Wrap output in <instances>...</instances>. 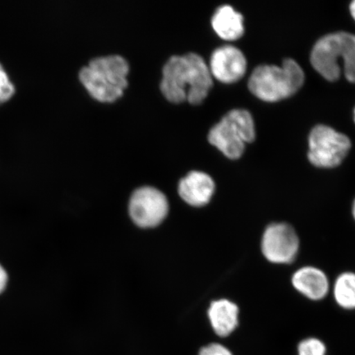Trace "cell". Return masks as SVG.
Wrapping results in <instances>:
<instances>
[{"label": "cell", "instance_id": "cell-17", "mask_svg": "<svg viewBox=\"0 0 355 355\" xmlns=\"http://www.w3.org/2000/svg\"><path fill=\"white\" fill-rule=\"evenodd\" d=\"M199 355H233L225 346L212 343L200 350Z\"/></svg>", "mask_w": 355, "mask_h": 355}, {"label": "cell", "instance_id": "cell-9", "mask_svg": "<svg viewBox=\"0 0 355 355\" xmlns=\"http://www.w3.org/2000/svg\"><path fill=\"white\" fill-rule=\"evenodd\" d=\"M209 69L211 75L220 82L233 83L245 74L247 61L238 48L224 46L212 53Z\"/></svg>", "mask_w": 355, "mask_h": 355}, {"label": "cell", "instance_id": "cell-20", "mask_svg": "<svg viewBox=\"0 0 355 355\" xmlns=\"http://www.w3.org/2000/svg\"><path fill=\"white\" fill-rule=\"evenodd\" d=\"M352 216H353V218L355 220V199L352 204Z\"/></svg>", "mask_w": 355, "mask_h": 355}, {"label": "cell", "instance_id": "cell-2", "mask_svg": "<svg viewBox=\"0 0 355 355\" xmlns=\"http://www.w3.org/2000/svg\"><path fill=\"white\" fill-rule=\"evenodd\" d=\"M130 64L119 55L95 58L80 70L79 79L93 98L113 102L121 98L128 87Z\"/></svg>", "mask_w": 355, "mask_h": 355}, {"label": "cell", "instance_id": "cell-21", "mask_svg": "<svg viewBox=\"0 0 355 355\" xmlns=\"http://www.w3.org/2000/svg\"><path fill=\"white\" fill-rule=\"evenodd\" d=\"M354 122H355V110H354Z\"/></svg>", "mask_w": 355, "mask_h": 355}, {"label": "cell", "instance_id": "cell-19", "mask_svg": "<svg viewBox=\"0 0 355 355\" xmlns=\"http://www.w3.org/2000/svg\"><path fill=\"white\" fill-rule=\"evenodd\" d=\"M349 8H350V12H352L354 19L355 20V1H354L352 3V6H350Z\"/></svg>", "mask_w": 355, "mask_h": 355}, {"label": "cell", "instance_id": "cell-8", "mask_svg": "<svg viewBox=\"0 0 355 355\" xmlns=\"http://www.w3.org/2000/svg\"><path fill=\"white\" fill-rule=\"evenodd\" d=\"M168 211L167 198L157 189L146 186L132 195L130 214L133 222L141 228H153L161 224Z\"/></svg>", "mask_w": 355, "mask_h": 355}, {"label": "cell", "instance_id": "cell-6", "mask_svg": "<svg viewBox=\"0 0 355 355\" xmlns=\"http://www.w3.org/2000/svg\"><path fill=\"white\" fill-rule=\"evenodd\" d=\"M352 148L347 136L333 128L318 125L309 135V159L318 168H330L340 165Z\"/></svg>", "mask_w": 355, "mask_h": 355}, {"label": "cell", "instance_id": "cell-1", "mask_svg": "<svg viewBox=\"0 0 355 355\" xmlns=\"http://www.w3.org/2000/svg\"><path fill=\"white\" fill-rule=\"evenodd\" d=\"M213 85L209 67L195 53L173 55L163 67L159 87L162 94L173 103L188 101L201 104Z\"/></svg>", "mask_w": 355, "mask_h": 355}, {"label": "cell", "instance_id": "cell-3", "mask_svg": "<svg viewBox=\"0 0 355 355\" xmlns=\"http://www.w3.org/2000/svg\"><path fill=\"white\" fill-rule=\"evenodd\" d=\"M310 60L314 69L330 82L340 78V60H343L346 79L355 83V35L336 33L325 35L315 44Z\"/></svg>", "mask_w": 355, "mask_h": 355}, {"label": "cell", "instance_id": "cell-14", "mask_svg": "<svg viewBox=\"0 0 355 355\" xmlns=\"http://www.w3.org/2000/svg\"><path fill=\"white\" fill-rule=\"evenodd\" d=\"M333 296L341 309H355V273L345 272L337 277L333 286Z\"/></svg>", "mask_w": 355, "mask_h": 355}, {"label": "cell", "instance_id": "cell-11", "mask_svg": "<svg viewBox=\"0 0 355 355\" xmlns=\"http://www.w3.org/2000/svg\"><path fill=\"white\" fill-rule=\"evenodd\" d=\"M216 184L212 178L202 171H191L180 182L179 193L189 205L206 206L215 193Z\"/></svg>", "mask_w": 355, "mask_h": 355}, {"label": "cell", "instance_id": "cell-13", "mask_svg": "<svg viewBox=\"0 0 355 355\" xmlns=\"http://www.w3.org/2000/svg\"><path fill=\"white\" fill-rule=\"evenodd\" d=\"M211 25L216 33L226 41H235L244 33L243 16L229 6L217 8L212 17Z\"/></svg>", "mask_w": 355, "mask_h": 355}, {"label": "cell", "instance_id": "cell-12", "mask_svg": "<svg viewBox=\"0 0 355 355\" xmlns=\"http://www.w3.org/2000/svg\"><path fill=\"white\" fill-rule=\"evenodd\" d=\"M239 314L238 305L226 299L213 301L208 309L213 330L220 337L228 336L236 329Z\"/></svg>", "mask_w": 355, "mask_h": 355}, {"label": "cell", "instance_id": "cell-18", "mask_svg": "<svg viewBox=\"0 0 355 355\" xmlns=\"http://www.w3.org/2000/svg\"><path fill=\"white\" fill-rule=\"evenodd\" d=\"M8 274L6 269L3 268V266L0 264V294L6 290L8 285Z\"/></svg>", "mask_w": 355, "mask_h": 355}, {"label": "cell", "instance_id": "cell-15", "mask_svg": "<svg viewBox=\"0 0 355 355\" xmlns=\"http://www.w3.org/2000/svg\"><path fill=\"white\" fill-rule=\"evenodd\" d=\"M299 355H326V346L317 338L301 341L298 347Z\"/></svg>", "mask_w": 355, "mask_h": 355}, {"label": "cell", "instance_id": "cell-4", "mask_svg": "<svg viewBox=\"0 0 355 355\" xmlns=\"http://www.w3.org/2000/svg\"><path fill=\"white\" fill-rule=\"evenodd\" d=\"M304 82L303 69L295 60L287 59L281 67H257L248 81V88L257 98L276 102L295 94Z\"/></svg>", "mask_w": 355, "mask_h": 355}, {"label": "cell", "instance_id": "cell-7", "mask_svg": "<svg viewBox=\"0 0 355 355\" xmlns=\"http://www.w3.org/2000/svg\"><path fill=\"white\" fill-rule=\"evenodd\" d=\"M300 241L296 230L285 222L268 225L261 241V251L269 263L291 264L298 256Z\"/></svg>", "mask_w": 355, "mask_h": 355}, {"label": "cell", "instance_id": "cell-16", "mask_svg": "<svg viewBox=\"0 0 355 355\" xmlns=\"http://www.w3.org/2000/svg\"><path fill=\"white\" fill-rule=\"evenodd\" d=\"M13 94H15V87L2 65L0 64V104L10 100Z\"/></svg>", "mask_w": 355, "mask_h": 355}, {"label": "cell", "instance_id": "cell-5", "mask_svg": "<svg viewBox=\"0 0 355 355\" xmlns=\"http://www.w3.org/2000/svg\"><path fill=\"white\" fill-rule=\"evenodd\" d=\"M254 119L248 111L233 110L211 128L208 141L225 157L236 159L241 157L246 144L255 140Z\"/></svg>", "mask_w": 355, "mask_h": 355}, {"label": "cell", "instance_id": "cell-10", "mask_svg": "<svg viewBox=\"0 0 355 355\" xmlns=\"http://www.w3.org/2000/svg\"><path fill=\"white\" fill-rule=\"evenodd\" d=\"M293 287L300 295L312 301L325 299L330 291V282L327 274L320 268L305 266L293 274Z\"/></svg>", "mask_w": 355, "mask_h": 355}]
</instances>
